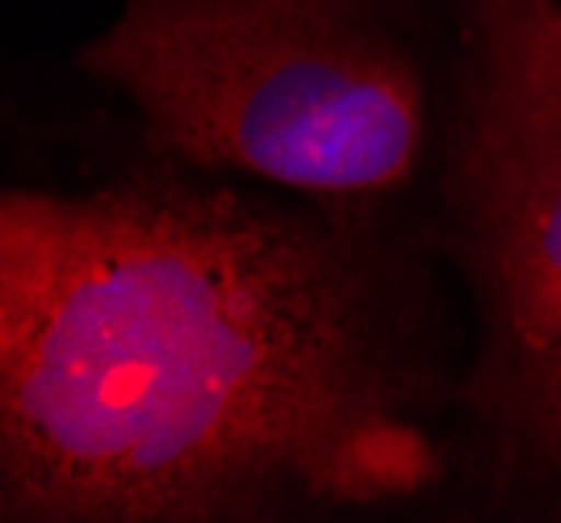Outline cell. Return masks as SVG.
Wrapping results in <instances>:
<instances>
[{"instance_id":"cell-1","label":"cell","mask_w":561,"mask_h":523,"mask_svg":"<svg viewBox=\"0 0 561 523\" xmlns=\"http://www.w3.org/2000/svg\"><path fill=\"white\" fill-rule=\"evenodd\" d=\"M9 520H234L386 502L436 477L360 286L234 193L9 189L0 210Z\"/></svg>"},{"instance_id":"cell-2","label":"cell","mask_w":561,"mask_h":523,"mask_svg":"<svg viewBox=\"0 0 561 523\" xmlns=\"http://www.w3.org/2000/svg\"><path fill=\"white\" fill-rule=\"evenodd\" d=\"M84 68L202 167L374 197L420 164V72L369 0H130Z\"/></svg>"},{"instance_id":"cell-3","label":"cell","mask_w":561,"mask_h":523,"mask_svg":"<svg viewBox=\"0 0 561 523\" xmlns=\"http://www.w3.org/2000/svg\"><path fill=\"white\" fill-rule=\"evenodd\" d=\"M466 197L503 344H561V0H469Z\"/></svg>"},{"instance_id":"cell-4","label":"cell","mask_w":561,"mask_h":523,"mask_svg":"<svg viewBox=\"0 0 561 523\" xmlns=\"http://www.w3.org/2000/svg\"><path fill=\"white\" fill-rule=\"evenodd\" d=\"M499 403L537 456L561 474V344H503Z\"/></svg>"}]
</instances>
